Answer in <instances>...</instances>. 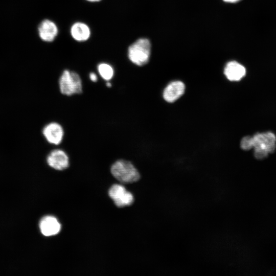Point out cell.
<instances>
[{
    "mask_svg": "<svg viewBox=\"0 0 276 276\" xmlns=\"http://www.w3.org/2000/svg\"><path fill=\"white\" fill-rule=\"evenodd\" d=\"M59 85L60 92L64 95L70 96L82 92L81 79L79 74L74 71L65 70L59 78Z\"/></svg>",
    "mask_w": 276,
    "mask_h": 276,
    "instance_id": "cell-4",
    "label": "cell"
},
{
    "mask_svg": "<svg viewBox=\"0 0 276 276\" xmlns=\"http://www.w3.org/2000/svg\"><path fill=\"white\" fill-rule=\"evenodd\" d=\"M70 33L72 38L78 42L87 40L91 35L89 26L85 23L80 21L76 22L72 25Z\"/></svg>",
    "mask_w": 276,
    "mask_h": 276,
    "instance_id": "cell-12",
    "label": "cell"
},
{
    "mask_svg": "<svg viewBox=\"0 0 276 276\" xmlns=\"http://www.w3.org/2000/svg\"><path fill=\"white\" fill-rule=\"evenodd\" d=\"M223 1L226 2L235 3V2L239 1L240 0H223Z\"/></svg>",
    "mask_w": 276,
    "mask_h": 276,
    "instance_id": "cell-16",
    "label": "cell"
},
{
    "mask_svg": "<svg viewBox=\"0 0 276 276\" xmlns=\"http://www.w3.org/2000/svg\"><path fill=\"white\" fill-rule=\"evenodd\" d=\"M108 195L119 208L130 205L134 201L132 194L121 185H112L109 190Z\"/></svg>",
    "mask_w": 276,
    "mask_h": 276,
    "instance_id": "cell-5",
    "label": "cell"
},
{
    "mask_svg": "<svg viewBox=\"0 0 276 276\" xmlns=\"http://www.w3.org/2000/svg\"><path fill=\"white\" fill-rule=\"evenodd\" d=\"M89 77L90 80L92 81L93 82H95L97 81L98 80L97 76L95 73H93V72L90 73L89 75Z\"/></svg>",
    "mask_w": 276,
    "mask_h": 276,
    "instance_id": "cell-15",
    "label": "cell"
},
{
    "mask_svg": "<svg viewBox=\"0 0 276 276\" xmlns=\"http://www.w3.org/2000/svg\"><path fill=\"white\" fill-rule=\"evenodd\" d=\"M226 78L231 81H238L246 75V69L244 66L235 61L228 62L224 70Z\"/></svg>",
    "mask_w": 276,
    "mask_h": 276,
    "instance_id": "cell-11",
    "label": "cell"
},
{
    "mask_svg": "<svg viewBox=\"0 0 276 276\" xmlns=\"http://www.w3.org/2000/svg\"><path fill=\"white\" fill-rule=\"evenodd\" d=\"M58 29L56 24L49 19L43 20L38 27L40 38L45 42L53 41L58 35Z\"/></svg>",
    "mask_w": 276,
    "mask_h": 276,
    "instance_id": "cell-9",
    "label": "cell"
},
{
    "mask_svg": "<svg viewBox=\"0 0 276 276\" xmlns=\"http://www.w3.org/2000/svg\"><path fill=\"white\" fill-rule=\"evenodd\" d=\"M41 233L45 236H51L57 234L61 229V224L58 220L52 216L43 217L39 222Z\"/></svg>",
    "mask_w": 276,
    "mask_h": 276,
    "instance_id": "cell-10",
    "label": "cell"
},
{
    "mask_svg": "<svg viewBox=\"0 0 276 276\" xmlns=\"http://www.w3.org/2000/svg\"><path fill=\"white\" fill-rule=\"evenodd\" d=\"M89 2H98L101 1V0H86Z\"/></svg>",
    "mask_w": 276,
    "mask_h": 276,
    "instance_id": "cell-17",
    "label": "cell"
},
{
    "mask_svg": "<svg viewBox=\"0 0 276 276\" xmlns=\"http://www.w3.org/2000/svg\"><path fill=\"white\" fill-rule=\"evenodd\" d=\"M49 166L57 170H63L69 166V158L67 154L62 150H52L47 158Z\"/></svg>",
    "mask_w": 276,
    "mask_h": 276,
    "instance_id": "cell-6",
    "label": "cell"
},
{
    "mask_svg": "<svg viewBox=\"0 0 276 276\" xmlns=\"http://www.w3.org/2000/svg\"><path fill=\"white\" fill-rule=\"evenodd\" d=\"M151 54V43L146 38H140L131 44L127 50L129 60L137 66L147 64Z\"/></svg>",
    "mask_w": 276,
    "mask_h": 276,
    "instance_id": "cell-2",
    "label": "cell"
},
{
    "mask_svg": "<svg viewBox=\"0 0 276 276\" xmlns=\"http://www.w3.org/2000/svg\"><path fill=\"white\" fill-rule=\"evenodd\" d=\"M110 170L112 175L123 183H132L140 178V173L133 165L124 159L117 160L111 166Z\"/></svg>",
    "mask_w": 276,
    "mask_h": 276,
    "instance_id": "cell-3",
    "label": "cell"
},
{
    "mask_svg": "<svg viewBox=\"0 0 276 276\" xmlns=\"http://www.w3.org/2000/svg\"><path fill=\"white\" fill-rule=\"evenodd\" d=\"M106 86L108 87H110L111 86V83H110L109 82H107L106 83Z\"/></svg>",
    "mask_w": 276,
    "mask_h": 276,
    "instance_id": "cell-18",
    "label": "cell"
},
{
    "mask_svg": "<svg viewBox=\"0 0 276 276\" xmlns=\"http://www.w3.org/2000/svg\"><path fill=\"white\" fill-rule=\"evenodd\" d=\"M252 137L254 156L258 159L266 157L274 152L276 148V136L274 133L268 131L257 133Z\"/></svg>",
    "mask_w": 276,
    "mask_h": 276,
    "instance_id": "cell-1",
    "label": "cell"
},
{
    "mask_svg": "<svg viewBox=\"0 0 276 276\" xmlns=\"http://www.w3.org/2000/svg\"><path fill=\"white\" fill-rule=\"evenodd\" d=\"M100 76L105 80L109 81L114 75V70L112 66L107 63H100L97 67Z\"/></svg>",
    "mask_w": 276,
    "mask_h": 276,
    "instance_id": "cell-13",
    "label": "cell"
},
{
    "mask_svg": "<svg viewBox=\"0 0 276 276\" xmlns=\"http://www.w3.org/2000/svg\"><path fill=\"white\" fill-rule=\"evenodd\" d=\"M42 134L49 143L57 145L62 141L64 131L59 124L52 122L44 126Z\"/></svg>",
    "mask_w": 276,
    "mask_h": 276,
    "instance_id": "cell-7",
    "label": "cell"
},
{
    "mask_svg": "<svg viewBox=\"0 0 276 276\" xmlns=\"http://www.w3.org/2000/svg\"><path fill=\"white\" fill-rule=\"evenodd\" d=\"M240 146L244 150H249L252 148V137L246 136L243 137L241 141Z\"/></svg>",
    "mask_w": 276,
    "mask_h": 276,
    "instance_id": "cell-14",
    "label": "cell"
},
{
    "mask_svg": "<svg viewBox=\"0 0 276 276\" xmlns=\"http://www.w3.org/2000/svg\"><path fill=\"white\" fill-rule=\"evenodd\" d=\"M185 85L181 81H173L169 83L163 91V98L168 103L177 100L185 93Z\"/></svg>",
    "mask_w": 276,
    "mask_h": 276,
    "instance_id": "cell-8",
    "label": "cell"
}]
</instances>
